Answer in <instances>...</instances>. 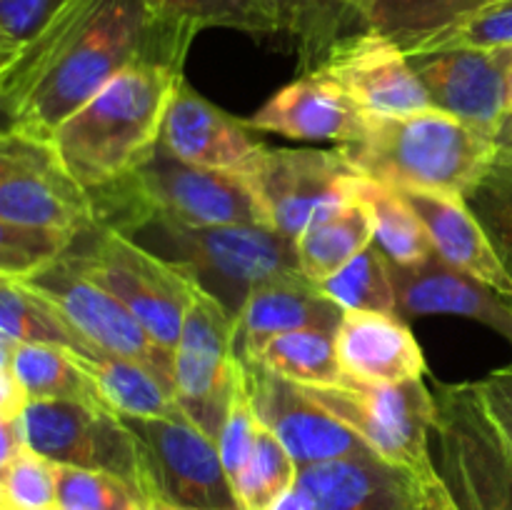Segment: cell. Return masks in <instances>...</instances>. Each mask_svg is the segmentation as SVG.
Wrapping results in <instances>:
<instances>
[{
  "label": "cell",
  "mask_w": 512,
  "mask_h": 510,
  "mask_svg": "<svg viewBox=\"0 0 512 510\" xmlns=\"http://www.w3.org/2000/svg\"><path fill=\"white\" fill-rule=\"evenodd\" d=\"M270 510H308V505H305L303 495H300L298 485H295V488L288 490V493H285Z\"/></svg>",
  "instance_id": "45"
},
{
  "label": "cell",
  "mask_w": 512,
  "mask_h": 510,
  "mask_svg": "<svg viewBox=\"0 0 512 510\" xmlns=\"http://www.w3.org/2000/svg\"><path fill=\"white\" fill-rule=\"evenodd\" d=\"M60 510H148L150 500L118 475L58 465Z\"/></svg>",
  "instance_id": "36"
},
{
  "label": "cell",
  "mask_w": 512,
  "mask_h": 510,
  "mask_svg": "<svg viewBox=\"0 0 512 510\" xmlns=\"http://www.w3.org/2000/svg\"><path fill=\"white\" fill-rule=\"evenodd\" d=\"M148 510H178V508H170V505H163V503H153Z\"/></svg>",
  "instance_id": "48"
},
{
  "label": "cell",
  "mask_w": 512,
  "mask_h": 510,
  "mask_svg": "<svg viewBox=\"0 0 512 510\" xmlns=\"http://www.w3.org/2000/svg\"><path fill=\"white\" fill-rule=\"evenodd\" d=\"M235 510H243V508H235Z\"/></svg>",
  "instance_id": "52"
},
{
  "label": "cell",
  "mask_w": 512,
  "mask_h": 510,
  "mask_svg": "<svg viewBox=\"0 0 512 510\" xmlns=\"http://www.w3.org/2000/svg\"><path fill=\"white\" fill-rule=\"evenodd\" d=\"M88 193L95 228L128 238L153 218L185 225H265L258 198L243 178L195 168L163 148L135 173Z\"/></svg>",
  "instance_id": "4"
},
{
  "label": "cell",
  "mask_w": 512,
  "mask_h": 510,
  "mask_svg": "<svg viewBox=\"0 0 512 510\" xmlns=\"http://www.w3.org/2000/svg\"><path fill=\"white\" fill-rule=\"evenodd\" d=\"M308 70L340 85L368 115H408L435 108L410 55L375 30L340 35L315 55Z\"/></svg>",
  "instance_id": "15"
},
{
  "label": "cell",
  "mask_w": 512,
  "mask_h": 510,
  "mask_svg": "<svg viewBox=\"0 0 512 510\" xmlns=\"http://www.w3.org/2000/svg\"><path fill=\"white\" fill-rule=\"evenodd\" d=\"M0 340L10 345H58L80 355H98L43 295L13 278H0Z\"/></svg>",
  "instance_id": "30"
},
{
  "label": "cell",
  "mask_w": 512,
  "mask_h": 510,
  "mask_svg": "<svg viewBox=\"0 0 512 510\" xmlns=\"http://www.w3.org/2000/svg\"><path fill=\"white\" fill-rule=\"evenodd\" d=\"M240 355L263 365L280 378L303 385V388L338 385L345 378L338 360V348H335V333L323 328L275 335L253 353Z\"/></svg>",
  "instance_id": "29"
},
{
  "label": "cell",
  "mask_w": 512,
  "mask_h": 510,
  "mask_svg": "<svg viewBox=\"0 0 512 510\" xmlns=\"http://www.w3.org/2000/svg\"><path fill=\"white\" fill-rule=\"evenodd\" d=\"M198 33L145 0H73L38 40L0 68L5 130L48 143L130 65L183 68Z\"/></svg>",
  "instance_id": "1"
},
{
  "label": "cell",
  "mask_w": 512,
  "mask_h": 510,
  "mask_svg": "<svg viewBox=\"0 0 512 510\" xmlns=\"http://www.w3.org/2000/svg\"><path fill=\"white\" fill-rule=\"evenodd\" d=\"M183 80L180 65H130L70 115L48 145L85 190L115 183L160 148L165 113Z\"/></svg>",
  "instance_id": "2"
},
{
  "label": "cell",
  "mask_w": 512,
  "mask_h": 510,
  "mask_svg": "<svg viewBox=\"0 0 512 510\" xmlns=\"http://www.w3.org/2000/svg\"><path fill=\"white\" fill-rule=\"evenodd\" d=\"M320 290L335 305L348 310H368V313L398 315L395 285L390 278V260L378 245H368L353 263L345 265L340 273L320 283Z\"/></svg>",
  "instance_id": "33"
},
{
  "label": "cell",
  "mask_w": 512,
  "mask_h": 510,
  "mask_svg": "<svg viewBox=\"0 0 512 510\" xmlns=\"http://www.w3.org/2000/svg\"><path fill=\"white\" fill-rule=\"evenodd\" d=\"M243 180L258 198L265 225L295 240L320 215L353 200L360 175L338 148L265 145Z\"/></svg>",
  "instance_id": "12"
},
{
  "label": "cell",
  "mask_w": 512,
  "mask_h": 510,
  "mask_svg": "<svg viewBox=\"0 0 512 510\" xmlns=\"http://www.w3.org/2000/svg\"><path fill=\"white\" fill-rule=\"evenodd\" d=\"M260 430L263 423L258 420L253 408V400H250L248 385H245V375L240 378L238 390H235L233 405H230L228 420H225V428L218 438V450L220 460H223V468L228 473L230 483L240 475V470L248 465V460L253 458V450L258 445Z\"/></svg>",
  "instance_id": "40"
},
{
  "label": "cell",
  "mask_w": 512,
  "mask_h": 510,
  "mask_svg": "<svg viewBox=\"0 0 512 510\" xmlns=\"http://www.w3.org/2000/svg\"><path fill=\"white\" fill-rule=\"evenodd\" d=\"M508 113H512V68L508 73Z\"/></svg>",
  "instance_id": "47"
},
{
  "label": "cell",
  "mask_w": 512,
  "mask_h": 510,
  "mask_svg": "<svg viewBox=\"0 0 512 510\" xmlns=\"http://www.w3.org/2000/svg\"><path fill=\"white\" fill-rule=\"evenodd\" d=\"M130 238L178 268L195 288L213 295L235 315L255 288L300 273L295 240L268 225H185L153 218Z\"/></svg>",
  "instance_id": "5"
},
{
  "label": "cell",
  "mask_w": 512,
  "mask_h": 510,
  "mask_svg": "<svg viewBox=\"0 0 512 510\" xmlns=\"http://www.w3.org/2000/svg\"><path fill=\"white\" fill-rule=\"evenodd\" d=\"M435 465L458 510H512V453L473 383L435 388Z\"/></svg>",
  "instance_id": "8"
},
{
  "label": "cell",
  "mask_w": 512,
  "mask_h": 510,
  "mask_svg": "<svg viewBox=\"0 0 512 510\" xmlns=\"http://www.w3.org/2000/svg\"><path fill=\"white\" fill-rule=\"evenodd\" d=\"M160 148L195 168L220 170L243 178L253 168L265 143L253 138V130L245 120L220 110L183 80L165 113Z\"/></svg>",
  "instance_id": "19"
},
{
  "label": "cell",
  "mask_w": 512,
  "mask_h": 510,
  "mask_svg": "<svg viewBox=\"0 0 512 510\" xmlns=\"http://www.w3.org/2000/svg\"><path fill=\"white\" fill-rule=\"evenodd\" d=\"M278 18L280 30L295 33L305 45V53H320L323 48V30L320 15L313 0H265Z\"/></svg>",
  "instance_id": "42"
},
{
  "label": "cell",
  "mask_w": 512,
  "mask_h": 510,
  "mask_svg": "<svg viewBox=\"0 0 512 510\" xmlns=\"http://www.w3.org/2000/svg\"><path fill=\"white\" fill-rule=\"evenodd\" d=\"M35 510H60V505H50V508H35Z\"/></svg>",
  "instance_id": "50"
},
{
  "label": "cell",
  "mask_w": 512,
  "mask_h": 510,
  "mask_svg": "<svg viewBox=\"0 0 512 510\" xmlns=\"http://www.w3.org/2000/svg\"><path fill=\"white\" fill-rule=\"evenodd\" d=\"M375 243L373 210L355 195L348 203L328 210L295 238L300 273L315 285L353 263L368 245Z\"/></svg>",
  "instance_id": "25"
},
{
  "label": "cell",
  "mask_w": 512,
  "mask_h": 510,
  "mask_svg": "<svg viewBox=\"0 0 512 510\" xmlns=\"http://www.w3.org/2000/svg\"><path fill=\"white\" fill-rule=\"evenodd\" d=\"M243 375L255 415L263 428H268L285 445L298 468L373 453L353 430L335 420L303 385L280 378L248 358H243Z\"/></svg>",
  "instance_id": "16"
},
{
  "label": "cell",
  "mask_w": 512,
  "mask_h": 510,
  "mask_svg": "<svg viewBox=\"0 0 512 510\" xmlns=\"http://www.w3.org/2000/svg\"><path fill=\"white\" fill-rule=\"evenodd\" d=\"M65 258L113 293L160 348L175 353L185 315L198 293L193 280L115 230H88L75 240Z\"/></svg>",
  "instance_id": "7"
},
{
  "label": "cell",
  "mask_w": 512,
  "mask_h": 510,
  "mask_svg": "<svg viewBox=\"0 0 512 510\" xmlns=\"http://www.w3.org/2000/svg\"><path fill=\"white\" fill-rule=\"evenodd\" d=\"M0 360L10 363L28 403L33 400H73L108 408L93 375L75 350L58 345H10L0 340Z\"/></svg>",
  "instance_id": "26"
},
{
  "label": "cell",
  "mask_w": 512,
  "mask_h": 510,
  "mask_svg": "<svg viewBox=\"0 0 512 510\" xmlns=\"http://www.w3.org/2000/svg\"><path fill=\"white\" fill-rule=\"evenodd\" d=\"M0 225L63 235L75 243L95 228L93 200L48 143L3 130Z\"/></svg>",
  "instance_id": "11"
},
{
  "label": "cell",
  "mask_w": 512,
  "mask_h": 510,
  "mask_svg": "<svg viewBox=\"0 0 512 510\" xmlns=\"http://www.w3.org/2000/svg\"><path fill=\"white\" fill-rule=\"evenodd\" d=\"M123 420L138 443L145 495L150 503L178 510L240 508L220 460L218 443L193 420L183 413Z\"/></svg>",
  "instance_id": "9"
},
{
  "label": "cell",
  "mask_w": 512,
  "mask_h": 510,
  "mask_svg": "<svg viewBox=\"0 0 512 510\" xmlns=\"http://www.w3.org/2000/svg\"><path fill=\"white\" fill-rule=\"evenodd\" d=\"M168 18L203 28H228L248 35L280 33V23L265 0H145Z\"/></svg>",
  "instance_id": "35"
},
{
  "label": "cell",
  "mask_w": 512,
  "mask_h": 510,
  "mask_svg": "<svg viewBox=\"0 0 512 510\" xmlns=\"http://www.w3.org/2000/svg\"><path fill=\"white\" fill-rule=\"evenodd\" d=\"M410 60L435 108L495 140L508 113L510 65L503 50L455 48L410 55Z\"/></svg>",
  "instance_id": "18"
},
{
  "label": "cell",
  "mask_w": 512,
  "mask_h": 510,
  "mask_svg": "<svg viewBox=\"0 0 512 510\" xmlns=\"http://www.w3.org/2000/svg\"><path fill=\"white\" fill-rule=\"evenodd\" d=\"M80 360L113 413L123 418H168L183 413L175 400V385L150 365L103 353L80 355Z\"/></svg>",
  "instance_id": "27"
},
{
  "label": "cell",
  "mask_w": 512,
  "mask_h": 510,
  "mask_svg": "<svg viewBox=\"0 0 512 510\" xmlns=\"http://www.w3.org/2000/svg\"><path fill=\"white\" fill-rule=\"evenodd\" d=\"M493 3L498 0H360L358 20L410 53Z\"/></svg>",
  "instance_id": "28"
},
{
  "label": "cell",
  "mask_w": 512,
  "mask_h": 510,
  "mask_svg": "<svg viewBox=\"0 0 512 510\" xmlns=\"http://www.w3.org/2000/svg\"><path fill=\"white\" fill-rule=\"evenodd\" d=\"M320 15V30H323V48L340 38L338 28L348 15L358 18V3L360 0H313ZM320 48V50H323Z\"/></svg>",
  "instance_id": "43"
},
{
  "label": "cell",
  "mask_w": 512,
  "mask_h": 510,
  "mask_svg": "<svg viewBox=\"0 0 512 510\" xmlns=\"http://www.w3.org/2000/svg\"><path fill=\"white\" fill-rule=\"evenodd\" d=\"M335 348L345 378L360 383L395 385L428 375L413 330L393 313L348 310L335 330Z\"/></svg>",
  "instance_id": "22"
},
{
  "label": "cell",
  "mask_w": 512,
  "mask_h": 510,
  "mask_svg": "<svg viewBox=\"0 0 512 510\" xmlns=\"http://www.w3.org/2000/svg\"><path fill=\"white\" fill-rule=\"evenodd\" d=\"M398 315H460L498 330L512 343L508 298L445 263L440 255L418 265L390 263Z\"/></svg>",
  "instance_id": "21"
},
{
  "label": "cell",
  "mask_w": 512,
  "mask_h": 510,
  "mask_svg": "<svg viewBox=\"0 0 512 510\" xmlns=\"http://www.w3.org/2000/svg\"><path fill=\"white\" fill-rule=\"evenodd\" d=\"M73 0H0V68L38 40Z\"/></svg>",
  "instance_id": "39"
},
{
  "label": "cell",
  "mask_w": 512,
  "mask_h": 510,
  "mask_svg": "<svg viewBox=\"0 0 512 510\" xmlns=\"http://www.w3.org/2000/svg\"><path fill=\"white\" fill-rule=\"evenodd\" d=\"M343 315L345 310L303 273L268 280L250 293L238 315L240 353H253L275 335L293 330L323 328L335 333Z\"/></svg>",
  "instance_id": "24"
},
{
  "label": "cell",
  "mask_w": 512,
  "mask_h": 510,
  "mask_svg": "<svg viewBox=\"0 0 512 510\" xmlns=\"http://www.w3.org/2000/svg\"><path fill=\"white\" fill-rule=\"evenodd\" d=\"M500 50H503L505 60H508V65L512 68V45H510V48H500Z\"/></svg>",
  "instance_id": "49"
},
{
  "label": "cell",
  "mask_w": 512,
  "mask_h": 510,
  "mask_svg": "<svg viewBox=\"0 0 512 510\" xmlns=\"http://www.w3.org/2000/svg\"><path fill=\"white\" fill-rule=\"evenodd\" d=\"M363 178L395 190H428L463 198L485 165L495 140L445 110L408 115H370L365 135L338 145Z\"/></svg>",
  "instance_id": "3"
},
{
  "label": "cell",
  "mask_w": 512,
  "mask_h": 510,
  "mask_svg": "<svg viewBox=\"0 0 512 510\" xmlns=\"http://www.w3.org/2000/svg\"><path fill=\"white\" fill-rule=\"evenodd\" d=\"M20 283L43 295L90 350L138 360L173 383V355L150 338L143 323L113 293L88 278L70 258L63 255L28 278H20Z\"/></svg>",
  "instance_id": "13"
},
{
  "label": "cell",
  "mask_w": 512,
  "mask_h": 510,
  "mask_svg": "<svg viewBox=\"0 0 512 510\" xmlns=\"http://www.w3.org/2000/svg\"><path fill=\"white\" fill-rule=\"evenodd\" d=\"M485 415L512 453V363L473 383Z\"/></svg>",
  "instance_id": "41"
},
{
  "label": "cell",
  "mask_w": 512,
  "mask_h": 510,
  "mask_svg": "<svg viewBox=\"0 0 512 510\" xmlns=\"http://www.w3.org/2000/svg\"><path fill=\"white\" fill-rule=\"evenodd\" d=\"M508 303H510V308H512V298H508Z\"/></svg>",
  "instance_id": "51"
},
{
  "label": "cell",
  "mask_w": 512,
  "mask_h": 510,
  "mask_svg": "<svg viewBox=\"0 0 512 510\" xmlns=\"http://www.w3.org/2000/svg\"><path fill=\"white\" fill-rule=\"evenodd\" d=\"M58 505V463L25 448L0 465V510H35Z\"/></svg>",
  "instance_id": "37"
},
{
  "label": "cell",
  "mask_w": 512,
  "mask_h": 510,
  "mask_svg": "<svg viewBox=\"0 0 512 510\" xmlns=\"http://www.w3.org/2000/svg\"><path fill=\"white\" fill-rule=\"evenodd\" d=\"M355 195L373 210L375 245L388 255L390 263L418 265L435 255L430 235L398 190L360 175Z\"/></svg>",
  "instance_id": "31"
},
{
  "label": "cell",
  "mask_w": 512,
  "mask_h": 510,
  "mask_svg": "<svg viewBox=\"0 0 512 510\" xmlns=\"http://www.w3.org/2000/svg\"><path fill=\"white\" fill-rule=\"evenodd\" d=\"M238 315L198 290L173 353L175 400L188 420L218 443L243 378Z\"/></svg>",
  "instance_id": "10"
},
{
  "label": "cell",
  "mask_w": 512,
  "mask_h": 510,
  "mask_svg": "<svg viewBox=\"0 0 512 510\" xmlns=\"http://www.w3.org/2000/svg\"><path fill=\"white\" fill-rule=\"evenodd\" d=\"M512 45V0H498L480 13L470 15L463 23L443 30L435 38L425 40L408 55L438 53V50L455 48H510Z\"/></svg>",
  "instance_id": "38"
},
{
  "label": "cell",
  "mask_w": 512,
  "mask_h": 510,
  "mask_svg": "<svg viewBox=\"0 0 512 510\" xmlns=\"http://www.w3.org/2000/svg\"><path fill=\"white\" fill-rule=\"evenodd\" d=\"M25 448H28V438H25L23 415L0 418V465L10 463Z\"/></svg>",
  "instance_id": "44"
},
{
  "label": "cell",
  "mask_w": 512,
  "mask_h": 510,
  "mask_svg": "<svg viewBox=\"0 0 512 510\" xmlns=\"http://www.w3.org/2000/svg\"><path fill=\"white\" fill-rule=\"evenodd\" d=\"M298 470V463L285 450V445L268 428H263L253 450V458L233 480L240 508L270 510L288 490L295 488Z\"/></svg>",
  "instance_id": "34"
},
{
  "label": "cell",
  "mask_w": 512,
  "mask_h": 510,
  "mask_svg": "<svg viewBox=\"0 0 512 510\" xmlns=\"http://www.w3.org/2000/svg\"><path fill=\"white\" fill-rule=\"evenodd\" d=\"M295 485L308 510H455L410 470L373 453L300 468Z\"/></svg>",
  "instance_id": "17"
},
{
  "label": "cell",
  "mask_w": 512,
  "mask_h": 510,
  "mask_svg": "<svg viewBox=\"0 0 512 510\" xmlns=\"http://www.w3.org/2000/svg\"><path fill=\"white\" fill-rule=\"evenodd\" d=\"M23 425L35 453L68 468L118 475L145 495L138 443L125 420L110 408L73 400H33L25 408Z\"/></svg>",
  "instance_id": "14"
},
{
  "label": "cell",
  "mask_w": 512,
  "mask_h": 510,
  "mask_svg": "<svg viewBox=\"0 0 512 510\" xmlns=\"http://www.w3.org/2000/svg\"><path fill=\"white\" fill-rule=\"evenodd\" d=\"M495 145L500 150H512V113H505L503 123H500L498 133H495Z\"/></svg>",
  "instance_id": "46"
},
{
  "label": "cell",
  "mask_w": 512,
  "mask_h": 510,
  "mask_svg": "<svg viewBox=\"0 0 512 510\" xmlns=\"http://www.w3.org/2000/svg\"><path fill=\"white\" fill-rule=\"evenodd\" d=\"M305 390L378 458L410 470L435 498L455 508L430 450L438 405L423 380L373 385L343 378L338 385Z\"/></svg>",
  "instance_id": "6"
},
{
  "label": "cell",
  "mask_w": 512,
  "mask_h": 510,
  "mask_svg": "<svg viewBox=\"0 0 512 510\" xmlns=\"http://www.w3.org/2000/svg\"><path fill=\"white\" fill-rule=\"evenodd\" d=\"M398 193L428 230L435 255L493 288L495 293L512 298V278L490 245L483 225L478 223L463 198L428 193V190H398Z\"/></svg>",
  "instance_id": "23"
},
{
  "label": "cell",
  "mask_w": 512,
  "mask_h": 510,
  "mask_svg": "<svg viewBox=\"0 0 512 510\" xmlns=\"http://www.w3.org/2000/svg\"><path fill=\"white\" fill-rule=\"evenodd\" d=\"M368 118L370 115L340 85L308 70L260 105L245 125L258 133L293 140L348 145L363 138Z\"/></svg>",
  "instance_id": "20"
},
{
  "label": "cell",
  "mask_w": 512,
  "mask_h": 510,
  "mask_svg": "<svg viewBox=\"0 0 512 510\" xmlns=\"http://www.w3.org/2000/svg\"><path fill=\"white\" fill-rule=\"evenodd\" d=\"M463 200L512 278V150H495Z\"/></svg>",
  "instance_id": "32"
}]
</instances>
